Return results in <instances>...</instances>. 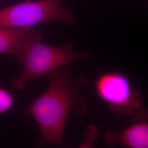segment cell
<instances>
[{"mask_svg": "<svg viewBox=\"0 0 148 148\" xmlns=\"http://www.w3.org/2000/svg\"><path fill=\"white\" fill-rule=\"evenodd\" d=\"M71 64L64 65L47 74L48 87L28 108L25 114L33 117L40 131L38 143L41 145L63 143L64 129L70 112L78 115L88 109L82 90L87 83L84 77L74 78Z\"/></svg>", "mask_w": 148, "mask_h": 148, "instance_id": "1", "label": "cell"}, {"mask_svg": "<svg viewBox=\"0 0 148 148\" xmlns=\"http://www.w3.org/2000/svg\"><path fill=\"white\" fill-rule=\"evenodd\" d=\"M42 39L30 43L16 57V60L23 65V69L11 82L16 90H23L28 83L37 78L76 60L86 59L89 56L86 51L74 52L71 43L59 47L53 46L43 43Z\"/></svg>", "mask_w": 148, "mask_h": 148, "instance_id": "2", "label": "cell"}, {"mask_svg": "<svg viewBox=\"0 0 148 148\" xmlns=\"http://www.w3.org/2000/svg\"><path fill=\"white\" fill-rule=\"evenodd\" d=\"M95 90L98 98L114 114L131 117L134 122L148 120L142 92L126 75L117 71L103 73L95 80Z\"/></svg>", "mask_w": 148, "mask_h": 148, "instance_id": "3", "label": "cell"}, {"mask_svg": "<svg viewBox=\"0 0 148 148\" xmlns=\"http://www.w3.org/2000/svg\"><path fill=\"white\" fill-rule=\"evenodd\" d=\"M62 0H27L0 9V27H33L49 21L65 25L76 23L70 8L65 9Z\"/></svg>", "mask_w": 148, "mask_h": 148, "instance_id": "4", "label": "cell"}, {"mask_svg": "<svg viewBox=\"0 0 148 148\" xmlns=\"http://www.w3.org/2000/svg\"><path fill=\"white\" fill-rule=\"evenodd\" d=\"M106 145L125 148H148V120L134 122L121 131L109 130L104 136Z\"/></svg>", "mask_w": 148, "mask_h": 148, "instance_id": "5", "label": "cell"}, {"mask_svg": "<svg viewBox=\"0 0 148 148\" xmlns=\"http://www.w3.org/2000/svg\"><path fill=\"white\" fill-rule=\"evenodd\" d=\"M42 38L33 27H0V54L16 57L33 41Z\"/></svg>", "mask_w": 148, "mask_h": 148, "instance_id": "6", "label": "cell"}, {"mask_svg": "<svg viewBox=\"0 0 148 148\" xmlns=\"http://www.w3.org/2000/svg\"><path fill=\"white\" fill-rule=\"evenodd\" d=\"M84 140L77 148H94L95 142L99 136V130L95 124H90L84 132Z\"/></svg>", "mask_w": 148, "mask_h": 148, "instance_id": "7", "label": "cell"}, {"mask_svg": "<svg viewBox=\"0 0 148 148\" xmlns=\"http://www.w3.org/2000/svg\"><path fill=\"white\" fill-rule=\"evenodd\" d=\"M14 101L11 92L0 87V114L8 111L13 105Z\"/></svg>", "mask_w": 148, "mask_h": 148, "instance_id": "8", "label": "cell"}]
</instances>
